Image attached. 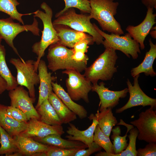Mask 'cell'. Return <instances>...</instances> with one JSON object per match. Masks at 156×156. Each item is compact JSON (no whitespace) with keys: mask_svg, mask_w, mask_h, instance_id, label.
<instances>
[{"mask_svg":"<svg viewBox=\"0 0 156 156\" xmlns=\"http://www.w3.org/2000/svg\"><path fill=\"white\" fill-rule=\"evenodd\" d=\"M91 19L98 22L102 29L111 33L118 35L123 34L120 23L114 16L117 14L119 3L114 0H89Z\"/></svg>","mask_w":156,"mask_h":156,"instance_id":"obj_1","label":"cell"},{"mask_svg":"<svg viewBox=\"0 0 156 156\" xmlns=\"http://www.w3.org/2000/svg\"><path fill=\"white\" fill-rule=\"evenodd\" d=\"M44 12L38 10L34 12L33 16L39 18L42 21L43 28L40 41L34 43L32 47V51L37 56L36 61L35 68L38 70L39 62L44 54V51L51 44L59 41L56 31L52 21L53 12L52 9L45 2L40 5Z\"/></svg>","mask_w":156,"mask_h":156,"instance_id":"obj_2","label":"cell"},{"mask_svg":"<svg viewBox=\"0 0 156 156\" xmlns=\"http://www.w3.org/2000/svg\"><path fill=\"white\" fill-rule=\"evenodd\" d=\"M105 49L104 51L84 70V76L92 83H97L99 80H111L117 71L115 65L118 57L116 51L111 48Z\"/></svg>","mask_w":156,"mask_h":156,"instance_id":"obj_3","label":"cell"},{"mask_svg":"<svg viewBox=\"0 0 156 156\" xmlns=\"http://www.w3.org/2000/svg\"><path fill=\"white\" fill-rule=\"evenodd\" d=\"M47 55L48 68L53 72L59 70L73 69L81 72L87 68V62H78L72 58L73 49H69L59 42L49 47Z\"/></svg>","mask_w":156,"mask_h":156,"instance_id":"obj_4","label":"cell"},{"mask_svg":"<svg viewBox=\"0 0 156 156\" xmlns=\"http://www.w3.org/2000/svg\"><path fill=\"white\" fill-rule=\"evenodd\" d=\"M56 18L52 22L53 25L62 24L68 26L74 30L90 35L97 44H102L104 38L91 23L89 14H78L74 8H70Z\"/></svg>","mask_w":156,"mask_h":156,"instance_id":"obj_5","label":"cell"},{"mask_svg":"<svg viewBox=\"0 0 156 156\" xmlns=\"http://www.w3.org/2000/svg\"><path fill=\"white\" fill-rule=\"evenodd\" d=\"M10 62L16 70V79L18 85L27 88L34 103L36 100L35 86L40 82L38 70L35 68L36 61L32 60L25 61L22 58H11Z\"/></svg>","mask_w":156,"mask_h":156,"instance_id":"obj_6","label":"cell"},{"mask_svg":"<svg viewBox=\"0 0 156 156\" xmlns=\"http://www.w3.org/2000/svg\"><path fill=\"white\" fill-rule=\"evenodd\" d=\"M93 24L96 30L104 38L102 44L105 48L120 51L129 58L131 56L134 60L138 58V53H141L140 45L128 33L121 36L113 33L108 34L102 31L95 24Z\"/></svg>","mask_w":156,"mask_h":156,"instance_id":"obj_7","label":"cell"},{"mask_svg":"<svg viewBox=\"0 0 156 156\" xmlns=\"http://www.w3.org/2000/svg\"><path fill=\"white\" fill-rule=\"evenodd\" d=\"M13 20L10 17L5 19H0V36L21 58L22 57L14 45V39L19 34L25 31H29L34 35L39 36L40 29L36 17H34L33 23L29 25H21L19 23L14 22Z\"/></svg>","mask_w":156,"mask_h":156,"instance_id":"obj_8","label":"cell"},{"mask_svg":"<svg viewBox=\"0 0 156 156\" xmlns=\"http://www.w3.org/2000/svg\"><path fill=\"white\" fill-rule=\"evenodd\" d=\"M67 75L66 81L67 93L73 101L83 100L87 103L89 102L88 94L91 90L92 83L84 75L73 69L65 70L62 72Z\"/></svg>","mask_w":156,"mask_h":156,"instance_id":"obj_9","label":"cell"},{"mask_svg":"<svg viewBox=\"0 0 156 156\" xmlns=\"http://www.w3.org/2000/svg\"><path fill=\"white\" fill-rule=\"evenodd\" d=\"M137 129L139 140L156 142V112L150 107L139 115L138 119L130 122Z\"/></svg>","mask_w":156,"mask_h":156,"instance_id":"obj_10","label":"cell"},{"mask_svg":"<svg viewBox=\"0 0 156 156\" xmlns=\"http://www.w3.org/2000/svg\"><path fill=\"white\" fill-rule=\"evenodd\" d=\"M139 76V74L133 77V85L129 79H127V84L128 92L129 94V99L124 106L116 109V113H121L128 109L138 106H150L151 107L156 110V99L148 96L142 90L138 83Z\"/></svg>","mask_w":156,"mask_h":156,"instance_id":"obj_11","label":"cell"},{"mask_svg":"<svg viewBox=\"0 0 156 156\" xmlns=\"http://www.w3.org/2000/svg\"><path fill=\"white\" fill-rule=\"evenodd\" d=\"M8 95L10 100V105L23 112L28 120L32 119L39 120V116L33 105L32 100L28 92L23 86H18L14 89L9 91Z\"/></svg>","mask_w":156,"mask_h":156,"instance_id":"obj_12","label":"cell"},{"mask_svg":"<svg viewBox=\"0 0 156 156\" xmlns=\"http://www.w3.org/2000/svg\"><path fill=\"white\" fill-rule=\"evenodd\" d=\"M105 84L102 82L99 84L93 83L92 86L91 90L97 94L100 99V112L105 109H112L115 107L118 104L120 99L125 98L128 92L127 88L120 91L111 90L105 87Z\"/></svg>","mask_w":156,"mask_h":156,"instance_id":"obj_13","label":"cell"},{"mask_svg":"<svg viewBox=\"0 0 156 156\" xmlns=\"http://www.w3.org/2000/svg\"><path fill=\"white\" fill-rule=\"evenodd\" d=\"M147 8L145 17L140 24L136 26L129 25L126 28L131 37L139 44L142 50L145 48L144 42L146 37L156 23V14L153 13L154 8L150 7Z\"/></svg>","mask_w":156,"mask_h":156,"instance_id":"obj_14","label":"cell"},{"mask_svg":"<svg viewBox=\"0 0 156 156\" xmlns=\"http://www.w3.org/2000/svg\"><path fill=\"white\" fill-rule=\"evenodd\" d=\"M64 133L62 125H50L38 119H32L28 120L25 129L19 135L31 138H40L51 134L61 136Z\"/></svg>","mask_w":156,"mask_h":156,"instance_id":"obj_15","label":"cell"},{"mask_svg":"<svg viewBox=\"0 0 156 156\" xmlns=\"http://www.w3.org/2000/svg\"><path fill=\"white\" fill-rule=\"evenodd\" d=\"M38 70L39 78V97L36 106L37 109L46 99H48L53 91L52 83L55 77L51 76V73L48 71V68L45 62L41 59L39 62Z\"/></svg>","mask_w":156,"mask_h":156,"instance_id":"obj_16","label":"cell"},{"mask_svg":"<svg viewBox=\"0 0 156 156\" xmlns=\"http://www.w3.org/2000/svg\"><path fill=\"white\" fill-rule=\"evenodd\" d=\"M18 152L16 156H35L39 153L45 152L48 145L34 140L33 138L19 135L13 137Z\"/></svg>","mask_w":156,"mask_h":156,"instance_id":"obj_17","label":"cell"},{"mask_svg":"<svg viewBox=\"0 0 156 156\" xmlns=\"http://www.w3.org/2000/svg\"><path fill=\"white\" fill-rule=\"evenodd\" d=\"M53 26L58 38V42L70 48H73L75 44L78 41L92 37L88 34L77 31L65 25L57 24Z\"/></svg>","mask_w":156,"mask_h":156,"instance_id":"obj_18","label":"cell"},{"mask_svg":"<svg viewBox=\"0 0 156 156\" xmlns=\"http://www.w3.org/2000/svg\"><path fill=\"white\" fill-rule=\"evenodd\" d=\"M88 118L90 120H92V122L91 125L84 130H80L74 124L69 123V126L66 131L69 135H66L65 138L68 140L81 142L88 147L93 142L94 132L98 122L91 115Z\"/></svg>","mask_w":156,"mask_h":156,"instance_id":"obj_19","label":"cell"},{"mask_svg":"<svg viewBox=\"0 0 156 156\" xmlns=\"http://www.w3.org/2000/svg\"><path fill=\"white\" fill-rule=\"evenodd\" d=\"M7 107L0 104V126L13 137L19 135L25 129L27 123L14 119L8 113Z\"/></svg>","mask_w":156,"mask_h":156,"instance_id":"obj_20","label":"cell"},{"mask_svg":"<svg viewBox=\"0 0 156 156\" xmlns=\"http://www.w3.org/2000/svg\"><path fill=\"white\" fill-rule=\"evenodd\" d=\"M32 138L44 144L65 149L80 150L86 149L88 147L81 142L64 139L61 137V135L56 134H50L43 138Z\"/></svg>","mask_w":156,"mask_h":156,"instance_id":"obj_21","label":"cell"},{"mask_svg":"<svg viewBox=\"0 0 156 156\" xmlns=\"http://www.w3.org/2000/svg\"><path fill=\"white\" fill-rule=\"evenodd\" d=\"M149 42L150 49L146 53L144 60L131 70V75L133 77L142 73H144L147 76L154 77L156 75L153 68V63L156 57V44L153 43L151 38L149 40Z\"/></svg>","mask_w":156,"mask_h":156,"instance_id":"obj_22","label":"cell"},{"mask_svg":"<svg viewBox=\"0 0 156 156\" xmlns=\"http://www.w3.org/2000/svg\"><path fill=\"white\" fill-rule=\"evenodd\" d=\"M52 85L53 91L70 110L81 119L87 117L88 112L85 108L83 106L74 102L60 84L53 82Z\"/></svg>","mask_w":156,"mask_h":156,"instance_id":"obj_23","label":"cell"},{"mask_svg":"<svg viewBox=\"0 0 156 156\" xmlns=\"http://www.w3.org/2000/svg\"><path fill=\"white\" fill-rule=\"evenodd\" d=\"M48 99L62 123H69L77 119V115L70 110L53 91Z\"/></svg>","mask_w":156,"mask_h":156,"instance_id":"obj_24","label":"cell"},{"mask_svg":"<svg viewBox=\"0 0 156 156\" xmlns=\"http://www.w3.org/2000/svg\"><path fill=\"white\" fill-rule=\"evenodd\" d=\"M91 115L97 120L98 125L101 130L109 137L113 127L118 123L116 118L113 115L112 109H105L100 112L98 111L95 115L92 114Z\"/></svg>","mask_w":156,"mask_h":156,"instance_id":"obj_25","label":"cell"},{"mask_svg":"<svg viewBox=\"0 0 156 156\" xmlns=\"http://www.w3.org/2000/svg\"><path fill=\"white\" fill-rule=\"evenodd\" d=\"M36 109L39 116V120L41 121L51 125L63 124L48 99L44 100Z\"/></svg>","mask_w":156,"mask_h":156,"instance_id":"obj_26","label":"cell"},{"mask_svg":"<svg viewBox=\"0 0 156 156\" xmlns=\"http://www.w3.org/2000/svg\"><path fill=\"white\" fill-rule=\"evenodd\" d=\"M117 125H125L127 128V130L125 135L123 136H121V131L120 127L117 126L112 130V134L111 136V138L113 140V144L114 147V154L120 153L124 151L127 147L128 144L127 143V140L126 138L127 136L128 133L130 129L134 127L132 125L127 124L122 120Z\"/></svg>","mask_w":156,"mask_h":156,"instance_id":"obj_27","label":"cell"},{"mask_svg":"<svg viewBox=\"0 0 156 156\" xmlns=\"http://www.w3.org/2000/svg\"><path fill=\"white\" fill-rule=\"evenodd\" d=\"M5 49L4 46H0V75L7 84L6 90L10 91L18 85L16 78L12 74L5 60Z\"/></svg>","mask_w":156,"mask_h":156,"instance_id":"obj_28","label":"cell"},{"mask_svg":"<svg viewBox=\"0 0 156 156\" xmlns=\"http://www.w3.org/2000/svg\"><path fill=\"white\" fill-rule=\"evenodd\" d=\"M0 155L15 156L18 152L14 138L0 126Z\"/></svg>","mask_w":156,"mask_h":156,"instance_id":"obj_29","label":"cell"},{"mask_svg":"<svg viewBox=\"0 0 156 156\" xmlns=\"http://www.w3.org/2000/svg\"><path fill=\"white\" fill-rule=\"evenodd\" d=\"M19 4L17 0H0V12L6 14L13 20H16L24 25L22 16L33 14L34 12L25 14L19 13L16 8Z\"/></svg>","mask_w":156,"mask_h":156,"instance_id":"obj_30","label":"cell"},{"mask_svg":"<svg viewBox=\"0 0 156 156\" xmlns=\"http://www.w3.org/2000/svg\"><path fill=\"white\" fill-rule=\"evenodd\" d=\"M128 137L129 143L126 148L117 154H112L106 152L101 151L95 154L96 156H136V140L138 131L136 128H132L129 131Z\"/></svg>","mask_w":156,"mask_h":156,"instance_id":"obj_31","label":"cell"},{"mask_svg":"<svg viewBox=\"0 0 156 156\" xmlns=\"http://www.w3.org/2000/svg\"><path fill=\"white\" fill-rule=\"evenodd\" d=\"M93 141L103 148L106 152L114 154L113 144L109 137L105 134L98 125L94 131Z\"/></svg>","mask_w":156,"mask_h":156,"instance_id":"obj_32","label":"cell"},{"mask_svg":"<svg viewBox=\"0 0 156 156\" xmlns=\"http://www.w3.org/2000/svg\"><path fill=\"white\" fill-rule=\"evenodd\" d=\"M65 4L64 8L57 13L55 17L56 18L64 12L70 8L78 9L83 13L89 14L91 11V8L89 0H63Z\"/></svg>","mask_w":156,"mask_h":156,"instance_id":"obj_33","label":"cell"},{"mask_svg":"<svg viewBox=\"0 0 156 156\" xmlns=\"http://www.w3.org/2000/svg\"><path fill=\"white\" fill-rule=\"evenodd\" d=\"M79 150L67 149L48 145L46 151L37 154L36 156H73Z\"/></svg>","mask_w":156,"mask_h":156,"instance_id":"obj_34","label":"cell"},{"mask_svg":"<svg viewBox=\"0 0 156 156\" xmlns=\"http://www.w3.org/2000/svg\"><path fill=\"white\" fill-rule=\"evenodd\" d=\"M8 113L16 120L27 123L28 121L25 114L19 109L12 106H7Z\"/></svg>","mask_w":156,"mask_h":156,"instance_id":"obj_35","label":"cell"},{"mask_svg":"<svg viewBox=\"0 0 156 156\" xmlns=\"http://www.w3.org/2000/svg\"><path fill=\"white\" fill-rule=\"evenodd\" d=\"M136 156H156V144L149 142L143 148L136 150Z\"/></svg>","mask_w":156,"mask_h":156,"instance_id":"obj_36","label":"cell"},{"mask_svg":"<svg viewBox=\"0 0 156 156\" xmlns=\"http://www.w3.org/2000/svg\"><path fill=\"white\" fill-rule=\"evenodd\" d=\"M94 42L93 38L92 37L77 42L72 49L74 51H80L86 53L88 51L89 45L93 44Z\"/></svg>","mask_w":156,"mask_h":156,"instance_id":"obj_37","label":"cell"},{"mask_svg":"<svg viewBox=\"0 0 156 156\" xmlns=\"http://www.w3.org/2000/svg\"><path fill=\"white\" fill-rule=\"evenodd\" d=\"M88 148L87 149H83L79 150L73 156H89L94 153L100 151L102 148L94 141Z\"/></svg>","mask_w":156,"mask_h":156,"instance_id":"obj_38","label":"cell"},{"mask_svg":"<svg viewBox=\"0 0 156 156\" xmlns=\"http://www.w3.org/2000/svg\"><path fill=\"white\" fill-rule=\"evenodd\" d=\"M74 51L72 58L74 60L78 62H88L89 58L85 53L80 51Z\"/></svg>","mask_w":156,"mask_h":156,"instance_id":"obj_39","label":"cell"},{"mask_svg":"<svg viewBox=\"0 0 156 156\" xmlns=\"http://www.w3.org/2000/svg\"><path fill=\"white\" fill-rule=\"evenodd\" d=\"M2 40V38L0 36V46L1 44ZM7 88V84L6 81L0 75V95L6 90Z\"/></svg>","mask_w":156,"mask_h":156,"instance_id":"obj_40","label":"cell"},{"mask_svg":"<svg viewBox=\"0 0 156 156\" xmlns=\"http://www.w3.org/2000/svg\"><path fill=\"white\" fill-rule=\"evenodd\" d=\"M141 2L145 7H151L156 9V0H140Z\"/></svg>","mask_w":156,"mask_h":156,"instance_id":"obj_41","label":"cell"},{"mask_svg":"<svg viewBox=\"0 0 156 156\" xmlns=\"http://www.w3.org/2000/svg\"><path fill=\"white\" fill-rule=\"evenodd\" d=\"M151 30H152L150 31V35L152 38L155 39L156 38V26L153 27Z\"/></svg>","mask_w":156,"mask_h":156,"instance_id":"obj_42","label":"cell"}]
</instances>
